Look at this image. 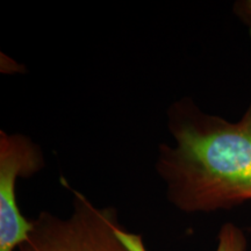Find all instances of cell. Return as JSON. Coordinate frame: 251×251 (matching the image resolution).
Returning <instances> with one entry per match:
<instances>
[{"label": "cell", "mask_w": 251, "mask_h": 251, "mask_svg": "<svg viewBox=\"0 0 251 251\" xmlns=\"http://www.w3.org/2000/svg\"><path fill=\"white\" fill-rule=\"evenodd\" d=\"M248 238L236 225L227 222L220 228L215 251H247Z\"/></svg>", "instance_id": "cell-4"}, {"label": "cell", "mask_w": 251, "mask_h": 251, "mask_svg": "<svg viewBox=\"0 0 251 251\" xmlns=\"http://www.w3.org/2000/svg\"><path fill=\"white\" fill-rule=\"evenodd\" d=\"M74 194L71 214L41 212L17 251H148L141 235L120 224L117 209L100 208L81 193Z\"/></svg>", "instance_id": "cell-2"}, {"label": "cell", "mask_w": 251, "mask_h": 251, "mask_svg": "<svg viewBox=\"0 0 251 251\" xmlns=\"http://www.w3.org/2000/svg\"><path fill=\"white\" fill-rule=\"evenodd\" d=\"M45 166L42 150L29 137L0 131V251H17L27 240L33 220L17 202V179L30 177Z\"/></svg>", "instance_id": "cell-3"}, {"label": "cell", "mask_w": 251, "mask_h": 251, "mask_svg": "<svg viewBox=\"0 0 251 251\" xmlns=\"http://www.w3.org/2000/svg\"><path fill=\"white\" fill-rule=\"evenodd\" d=\"M234 14L251 29V0H238L233 6Z\"/></svg>", "instance_id": "cell-5"}, {"label": "cell", "mask_w": 251, "mask_h": 251, "mask_svg": "<svg viewBox=\"0 0 251 251\" xmlns=\"http://www.w3.org/2000/svg\"><path fill=\"white\" fill-rule=\"evenodd\" d=\"M168 127L176 146H159L156 170L176 208L212 213L251 201V101L230 122L181 98L169 108Z\"/></svg>", "instance_id": "cell-1"}]
</instances>
